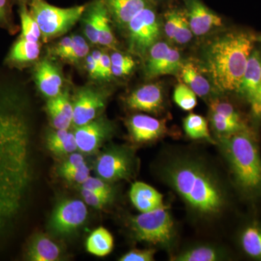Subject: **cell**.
<instances>
[{
	"mask_svg": "<svg viewBox=\"0 0 261 261\" xmlns=\"http://www.w3.org/2000/svg\"><path fill=\"white\" fill-rule=\"evenodd\" d=\"M20 83L0 74V240L23 211L32 179L30 103Z\"/></svg>",
	"mask_w": 261,
	"mask_h": 261,
	"instance_id": "cell-1",
	"label": "cell"
},
{
	"mask_svg": "<svg viewBox=\"0 0 261 261\" xmlns=\"http://www.w3.org/2000/svg\"><path fill=\"white\" fill-rule=\"evenodd\" d=\"M159 176L176 192L190 213L200 219H214L226 210L228 193L213 168L197 156L168 154L160 163Z\"/></svg>",
	"mask_w": 261,
	"mask_h": 261,
	"instance_id": "cell-2",
	"label": "cell"
},
{
	"mask_svg": "<svg viewBox=\"0 0 261 261\" xmlns=\"http://www.w3.org/2000/svg\"><path fill=\"white\" fill-rule=\"evenodd\" d=\"M255 41L249 33L234 32L220 36L209 44L205 68L219 92H237Z\"/></svg>",
	"mask_w": 261,
	"mask_h": 261,
	"instance_id": "cell-3",
	"label": "cell"
},
{
	"mask_svg": "<svg viewBox=\"0 0 261 261\" xmlns=\"http://www.w3.org/2000/svg\"><path fill=\"white\" fill-rule=\"evenodd\" d=\"M216 142L239 192L247 200H257L261 196V155L255 135L247 129Z\"/></svg>",
	"mask_w": 261,
	"mask_h": 261,
	"instance_id": "cell-4",
	"label": "cell"
},
{
	"mask_svg": "<svg viewBox=\"0 0 261 261\" xmlns=\"http://www.w3.org/2000/svg\"><path fill=\"white\" fill-rule=\"evenodd\" d=\"M129 227L137 242L150 244L166 250L172 248L176 242L174 220L167 205L132 216Z\"/></svg>",
	"mask_w": 261,
	"mask_h": 261,
	"instance_id": "cell-5",
	"label": "cell"
},
{
	"mask_svg": "<svg viewBox=\"0 0 261 261\" xmlns=\"http://www.w3.org/2000/svg\"><path fill=\"white\" fill-rule=\"evenodd\" d=\"M29 12L40 29L44 42L65 34L82 18L87 5L59 8L45 0H29Z\"/></svg>",
	"mask_w": 261,
	"mask_h": 261,
	"instance_id": "cell-6",
	"label": "cell"
},
{
	"mask_svg": "<svg viewBox=\"0 0 261 261\" xmlns=\"http://www.w3.org/2000/svg\"><path fill=\"white\" fill-rule=\"evenodd\" d=\"M137 168L135 151L126 145L108 146L97 156L94 163L97 177L111 184L133 178Z\"/></svg>",
	"mask_w": 261,
	"mask_h": 261,
	"instance_id": "cell-7",
	"label": "cell"
},
{
	"mask_svg": "<svg viewBox=\"0 0 261 261\" xmlns=\"http://www.w3.org/2000/svg\"><path fill=\"white\" fill-rule=\"evenodd\" d=\"M126 29L129 50L137 56H147L161 35V24L154 4L141 10L127 24Z\"/></svg>",
	"mask_w": 261,
	"mask_h": 261,
	"instance_id": "cell-8",
	"label": "cell"
},
{
	"mask_svg": "<svg viewBox=\"0 0 261 261\" xmlns=\"http://www.w3.org/2000/svg\"><path fill=\"white\" fill-rule=\"evenodd\" d=\"M88 217L85 202L78 199H63L58 202L48 222L49 232L65 238L83 226Z\"/></svg>",
	"mask_w": 261,
	"mask_h": 261,
	"instance_id": "cell-9",
	"label": "cell"
},
{
	"mask_svg": "<svg viewBox=\"0 0 261 261\" xmlns=\"http://www.w3.org/2000/svg\"><path fill=\"white\" fill-rule=\"evenodd\" d=\"M109 93L93 87H82L73 101V123L75 126L86 124L100 116L106 108Z\"/></svg>",
	"mask_w": 261,
	"mask_h": 261,
	"instance_id": "cell-10",
	"label": "cell"
},
{
	"mask_svg": "<svg viewBox=\"0 0 261 261\" xmlns=\"http://www.w3.org/2000/svg\"><path fill=\"white\" fill-rule=\"evenodd\" d=\"M146 57L145 73L148 79L177 74L184 63L179 51L163 42L155 43Z\"/></svg>",
	"mask_w": 261,
	"mask_h": 261,
	"instance_id": "cell-11",
	"label": "cell"
},
{
	"mask_svg": "<svg viewBox=\"0 0 261 261\" xmlns=\"http://www.w3.org/2000/svg\"><path fill=\"white\" fill-rule=\"evenodd\" d=\"M114 132L112 122L99 116L86 124L75 126L73 134L78 150L83 154H91L97 152Z\"/></svg>",
	"mask_w": 261,
	"mask_h": 261,
	"instance_id": "cell-12",
	"label": "cell"
},
{
	"mask_svg": "<svg viewBox=\"0 0 261 261\" xmlns=\"http://www.w3.org/2000/svg\"><path fill=\"white\" fill-rule=\"evenodd\" d=\"M132 142L138 145L151 143L162 138L167 132L166 121L145 114H135L127 121Z\"/></svg>",
	"mask_w": 261,
	"mask_h": 261,
	"instance_id": "cell-13",
	"label": "cell"
},
{
	"mask_svg": "<svg viewBox=\"0 0 261 261\" xmlns=\"http://www.w3.org/2000/svg\"><path fill=\"white\" fill-rule=\"evenodd\" d=\"M130 110L158 114L164 108L165 97L162 87L159 84L142 86L132 92L125 100Z\"/></svg>",
	"mask_w": 261,
	"mask_h": 261,
	"instance_id": "cell-14",
	"label": "cell"
},
{
	"mask_svg": "<svg viewBox=\"0 0 261 261\" xmlns=\"http://www.w3.org/2000/svg\"><path fill=\"white\" fill-rule=\"evenodd\" d=\"M187 18L194 35H205L222 25V19L209 9L200 0H185Z\"/></svg>",
	"mask_w": 261,
	"mask_h": 261,
	"instance_id": "cell-15",
	"label": "cell"
},
{
	"mask_svg": "<svg viewBox=\"0 0 261 261\" xmlns=\"http://www.w3.org/2000/svg\"><path fill=\"white\" fill-rule=\"evenodd\" d=\"M34 77L38 89L48 98L56 97L62 92L63 79L61 70L48 59L36 65Z\"/></svg>",
	"mask_w": 261,
	"mask_h": 261,
	"instance_id": "cell-16",
	"label": "cell"
},
{
	"mask_svg": "<svg viewBox=\"0 0 261 261\" xmlns=\"http://www.w3.org/2000/svg\"><path fill=\"white\" fill-rule=\"evenodd\" d=\"M112 18L121 28L126 29L127 24L139 13L154 0H101Z\"/></svg>",
	"mask_w": 261,
	"mask_h": 261,
	"instance_id": "cell-17",
	"label": "cell"
},
{
	"mask_svg": "<svg viewBox=\"0 0 261 261\" xmlns=\"http://www.w3.org/2000/svg\"><path fill=\"white\" fill-rule=\"evenodd\" d=\"M231 258L229 252L223 248L210 243H199L184 249L173 255V261H220Z\"/></svg>",
	"mask_w": 261,
	"mask_h": 261,
	"instance_id": "cell-18",
	"label": "cell"
},
{
	"mask_svg": "<svg viewBox=\"0 0 261 261\" xmlns=\"http://www.w3.org/2000/svg\"><path fill=\"white\" fill-rule=\"evenodd\" d=\"M40 51L39 42H30L20 36L10 48L5 58V64L10 68H23L37 61Z\"/></svg>",
	"mask_w": 261,
	"mask_h": 261,
	"instance_id": "cell-19",
	"label": "cell"
},
{
	"mask_svg": "<svg viewBox=\"0 0 261 261\" xmlns=\"http://www.w3.org/2000/svg\"><path fill=\"white\" fill-rule=\"evenodd\" d=\"M129 197L130 202L141 213L149 212L165 205L162 194L142 181L135 182L132 185Z\"/></svg>",
	"mask_w": 261,
	"mask_h": 261,
	"instance_id": "cell-20",
	"label": "cell"
},
{
	"mask_svg": "<svg viewBox=\"0 0 261 261\" xmlns=\"http://www.w3.org/2000/svg\"><path fill=\"white\" fill-rule=\"evenodd\" d=\"M61 250L47 235L37 233L29 242L25 258L30 261H56L60 260Z\"/></svg>",
	"mask_w": 261,
	"mask_h": 261,
	"instance_id": "cell-21",
	"label": "cell"
},
{
	"mask_svg": "<svg viewBox=\"0 0 261 261\" xmlns=\"http://www.w3.org/2000/svg\"><path fill=\"white\" fill-rule=\"evenodd\" d=\"M260 82L261 53L257 50H252L237 92L249 102Z\"/></svg>",
	"mask_w": 261,
	"mask_h": 261,
	"instance_id": "cell-22",
	"label": "cell"
},
{
	"mask_svg": "<svg viewBox=\"0 0 261 261\" xmlns=\"http://www.w3.org/2000/svg\"><path fill=\"white\" fill-rule=\"evenodd\" d=\"M238 243L249 258L261 261V219L250 221L241 228Z\"/></svg>",
	"mask_w": 261,
	"mask_h": 261,
	"instance_id": "cell-23",
	"label": "cell"
},
{
	"mask_svg": "<svg viewBox=\"0 0 261 261\" xmlns=\"http://www.w3.org/2000/svg\"><path fill=\"white\" fill-rule=\"evenodd\" d=\"M179 73L183 83L188 86L196 95L204 98L210 95L212 91L210 81L207 80L195 63L192 62L184 63Z\"/></svg>",
	"mask_w": 261,
	"mask_h": 261,
	"instance_id": "cell-24",
	"label": "cell"
},
{
	"mask_svg": "<svg viewBox=\"0 0 261 261\" xmlns=\"http://www.w3.org/2000/svg\"><path fill=\"white\" fill-rule=\"evenodd\" d=\"M46 145L51 152L58 156L73 153L78 149L74 134L68 129H56L49 132Z\"/></svg>",
	"mask_w": 261,
	"mask_h": 261,
	"instance_id": "cell-25",
	"label": "cell"
},
{
	"mask_svg": "<svg viewBox=\"0 0 261 261\" xmlns=\"http://www.w3.org/2000/svg\"><path fill=\"white\" fill-rule=\"evenodd\" d=\"M114 240L111 233L106 228L98 227L94 230L86 242V250L92 255L104 257L112 252Z\"/></svg>",
	"mask_w": 261,
	"mask_h": 261,
	"instance_id": "cell-26",
	"label": "cell"
},
{
	"mask_svg": "<svg viewBox=\"0 0 261 261\" xmlns=\"http://www.w3.org/2000/svg\"><path fill=\"white\" fill-rule=\"evenodd\" d=\"M184 130L192 140H202L209 143L216 144V141L211 137L207 122L204 117L190 113L183 121Z\"/></svg>",
	"mask_w": 261,
	"mask_h": 261,
	"instance_id": "cell-27",
	"label": "cell"
},
{
	"mask_svg": "<svg viewBox=\"0 0 261 261\" xmlns=\"http://www.w3.org/2000/svg\"><path fill=\"white\" fill-rule=\"evenodd\" d=\"M98 12V44L117 50V41L110 25V16L101 0H97Z\"/></svg>",
	"mask_w": 261,
	"mask_h": 261,
	"instance_id": "cell-28",
	"label": "cell"
},
{
	"mask_svg": "<svg viewBox=\"0 0 261 261\" xmlns=\"http://www.w3.org/2000/svg\"><path fill=\"white\" fill-rule=\"evenodd\" d=\"M19 7L21 34L20 37L30 42H39L42 38L40 29L29 12L28 5H21Z\"/></svg>",
	"mask_w": 261,
	"mask_h": 261,
	"instance_id": "cell-29",
	"label": "cell"
},
{
	"mask_svg": "<svg viewBox=\"0 0 261 261\" xmlns=\"http://www.w3.org/2000/svg\"><path fill=\"white\" fill-rule=\"evenodd\" d=\"M84 34L92 44H98V12L97 0L87 5L82 17Z\"/></svg>",
	"mask_w": 261,
	"mask_h": 261,
	"instance_id": "cell-30",
	"label": "cell"
},
{
	"mask_svg": "<svg viewBox=\"0 0 261 261\" xmlns=\"http://www.w3.org/2000/svg\"><path fill=\"white\" fill-rule=\"evenodd\" d=\"M210 121L211 126L217 139L228 137L238 132L249 129L247 126L233 123L221 115L214 112H210Z\"/></svg>",
	"mask_w": 261,
	"mask_h": 261,
	"instance_id": "cell-31",
	"label": "cell"
},
{
	"mask_svg": "<svg viewBox=\"0 0 261 261\" xmlns=\"http://www.w3.org/2000/svg\"><path fill=\"white\" fill-rule=\"evenodd\" d=\"M173 101L185 111H190L197 104V95L185 83H180L176 86L173 92Z\"/></svg>",
	"mask_w": 261,
	"mask_h": 261,
	"instance_id": "cell-32",
	"label": "cell"
},
{
	"mask_svg": "<svg viewBox=\"0 0 261 261\" xmlns=\"http://www.w3.org/2000/svg\"><path fill=\"white\" fill-rule=\"evenodd\" d=\"M111 60L113 76H125L129 75L135 69L136 62L128 55L115 50L111 56Z\"/></svg>",
	"mask_w": 261,
	"mask_h": 261,
	"instance_id": "cell-33",
	"label": "cell"
},
{
	"mask_svg": "<svg viewBox=\"0 0 261 261\" xmlns=\"http://www.w3.org/2000/svg\"><path fill=\"white\" fill-rule=\"evenodd\" d=\"M210 112L218 113L233 123L246 126L243 118L240 116V113L233 108L232 105L225 102V101L219 100V99H214V100L211 101Z\"/></svg>",
	"mask_w": 261,
	"mask_h": 261,
	"instance_id": "cell-34",
	"label": "cell"
},
{
	"mask_svg": "<svg viewBox=\"0 0 261 261\" xmlns=\"http://www.w3.org/2000/svg\"><path fill=\"white\" fill-rule=\"evenodd\" d=\"M82 188L87 189L104 196L112 201L114 200L116 191L110 182L103 180L99 177L89 176L82 185Z\"/></svg>",
	"mask_w": 261,
	"mask_h": 261,
	"instance_id": "cell-35",
	"label": "cell"
},
{
	"mask_svg": "<svg viewBox=\"0 0 261 261\" xmlns=\"http://www.w3.org/2000/svg\"><path fill=\"white\" fill-rule=\"evenodd\" d=\"M13 0H0V28L14 34L18 31L13 14Z\"/></svg>",
	"mask_w": 261,
	"mask_h": 261,
	"instance_id": "cell-36",
	"label": "cell"
},
{
	"mask_svg": "<svg viewBox=\"0 0 261 261\" xmlns=\"http://www.w3.org/2000/svg\"><path fill=\"white\" fill-rule=\"evenodd\" d=\"M48 102L51 103L67 119L73 123V101L70 99V94L68 91L62 92L56 97L49 98Z\"/></svg>",
	"mask_w": 261,
	"mask_h": 261,
	"instance_id": "cell-37",
	"label": "cell"
},
{
	"mask_svg": "<svg viewBox=\"0 0 261 261\" xmlns=\"http://www.w3.org/2000/svg\"><path fill=\"white\" fill-rule=\"evenodd\" d=\"M73 37L75 42L74 47L65 57L64 61L70 63H76L87 58L89 53V47L87 41L81 36L73 35Z\"/></svg>",
	"mask_w": 261,
	"mask_h": 261,
	"instance_id": "cell-38",
	"label": "cell"
},
{
	"mask_svg": "<svg viewBox=\"0 0 261 261\" xmlns=\"http://www.w3.org/2000/svg\"><path fill=\"white\" fill-rule=\"evenodd\" d=\"M58 173L66 181L82 185L90 176V168L86 163L80 167L58 171Z\"/></svg>",
	"mask_w": 261,
	"mask_h": 261,
	"instance_id": "cell-39",
	"label": "cell"
},
{
	"mask_svg": "<svg viewBox=\"0 0 261 261\" xmlns=\"http://www.w3.org/2000/svg\"><path fill=\"white\" fill-rule=\"evenodd\" d=\"M193 36L186 13L185 10H182L173 41L179 44H185L191 40Z\"/></svg>",
	"mask_w": 261,
	"mask_h": 261,
	"instance_id": "cell-40",
	"label": "cell"
},
{
	"mask_svg": "<svg viewBox=\"0 0 261 261\" xmlns=\"http://www.w3.org/2000/svg\"><path fill=\"white\" fill-rule=\"evenodd\" d=\"M82 198L84 202L89 206L94 207V208L101 209L109 205L113 201L110 200L104 196L96 193V192L87 190V189L82 188L81 190Z\"/></svg>",
	"mask_w": 261,
	"mask_h": 261,
	"instance_id": "cell-41",
	"label": "cell"
},
{
	"mask_svg": "<svg viewBox=\"0 0 261 261\" xmlns=\"http://www.w3.org/2000/svg\"><path fill=\"white\" fill-rule=\"evenodd\" d=\"M156 250L154 248L134 249L120 257V261H152Z\"/></svg>",
	"mask_w": 261,
	"mask_h": 261,
	"instance_id": "cell-42",
	"label": "cell"
},
{
	"mask_svg": "<svg viewBox=\"0 0 261 261\" xmlns=\"http://www.w3.org/2000/svg\"><path fill=\"white\" fill-rule=\"evenodd\" d=\"M46 111H47L51 125L56 129H68L70 125L73 123L72 121H69L65 116H63L49 102H47V106H46Z\"/></svg>",
	"mask_w": 261,
	"mask_h": 261,
	"instance_id": "cell-43",
	"label": "cell"
},
{
	"mask_svg": "<svg viewBox=\"0 0 261 261\" xmlns=\"http://www.w3.org/2000/svg\"><path fill=\"white\" fill-rule=\"evenodd\" d=\"M182 10L173 9L166 12L164 16V31L168 39L173 40Z\"/></svg>",
	"mask_w": 261,
	"mask_h": 261,
	"instance_id": "cell-44",
	"label": "cell"
},
{
	"mask_svg": "<svg viewBox=\"0 0 261 261\" xmlns=\"http://www.w3.org/2000/svg\"><path fill=\"white\" fill-rule=\"evenodd\" d=\"M75 42L73 36L63 38L55 47L51 49V56L58 57L64 61L65 57L74 47Z\"/></svg>",
	"mask_w": 261,
	"mask_h": 261,
	"instance_id": "cell-45",
	"label": "cell"
},
{
	"mask_svg": "<svg viewBox=\"0 0 261 261\" xmlns=\"http://www.w3.org/2000/svg\"><path fill=\"white\" fill-rule=\"evenodd\" d=\"M99 79L105 81H109L112 79V63L111 56L108 53L102 51L99 63Z\"/></svg>",
	"mask_w": 261,
	"mask_h": 261,
	"instance_id": "cell-46",
	"label": "cell"
},
{
	"mask_svg": "<svg viewBox=\"0 0 261 261\" xmlns=\"http://www.w3.org/2000/svg\"><path fill=\"white\" fill-rule=\"evenodd\" d=\"M84 163H86V162L84 156L82 154L73 152V153L70 154L68 159L63 161V163L58 168V171L80 167Z\"/></svg>",
	"mask_w": 261,
	"mask_h": 261,
	"instance_id": "cell-47",
	"label": "cell"
},
{
	"mask_svg": "<svg viewBox=\"0 0 261 261\" xmlns=\"http://www.w3.org/2000/svg\"><path fill=\"white\" fill-rule=\"evenodd\" d=\"M249 103L251 108L252 116L255 119H261V82L256 92Z\"/></svg>",
	"mask_w": 261,
	"mask_h": 261,
	"instance_id": "cell-48",
	"label": "cell"
},
{
	"mask_svg": "<svg viewBox=\"0 0 261 261\" xmlns=\"http://www.w3.org/2000/svg\"><path fill=\"white\" fill-rule=\"evenodd\" d=\"M86 68L89 75L93 79H99V64L94 59L92 55L89 54L86 58Z\"/></svg>",
	"mask_w": 261,
	"mask_h": 261,
	"instance_id": "cell-49",
	"label": "cell"
},
{
	"mask_svg": "<svg viewBox=\"0 0 261 261\" xmlns=\"http://www.w3.org/2000/svg\"><path fill=\"white\" fill-rule=\"evenodd\" d=\"M13 2L14 4L18 5V6H20V5H28L29 0H13Z\"/></svg>",
	"mask_w": 261,
	"mask_h": 261,
	"instance_id": "cell-50",
	"label": "cell"
},
{
	"mask_svg": "<svg viewBox=\"0 0 261 261\" xmlns=\"http://www.w3.org/2000/svg\"><path fill=\"white\" fill-rule=\"evenodd\" d=\"M257 39V41H259V42H261V36H260V37L257 38V39Z\"/></svg>",
	"mask_w": 261,
	"mask_h": 261,
	"instance_id": "cell-51",
	"label": "cell"
}]
</instances>
